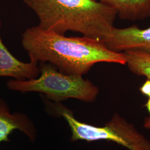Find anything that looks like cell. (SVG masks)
Returning <instances> with one entry per match:
<instances>
[{"mask_svg": "<svg viewBox=\"0 0 150 150\" xmlns=\"http://www.w3.org/2000/svg\"><path fill=\"white\" fill-rule=\"evenodd\" d=\"M47 102L51 113L63 117L69 124L72 142L105 140L116 142L129 150H150V141L118 114H115L104 126L97 127L79 121L75 118L72 111L59 103Z\"/></svg>", "mask_w": 150, "mask_h": 150, "instance_id": "cell-4", "label": "cell"}, {"mask_svg": "<svg viewBox=\"0 0 150 150\" xmlns=\"http://www.w3.org/2000/svg\"><path fill=\"white\" fill-rule=\"evenodd\" d=\"M40 75L28 80H10L7 84L11 90L22 92H37L54 102L59 103L69 98L92 102L96 100L99 89L89 80L81 76L67 75L59 72L49 62H41Z\"/></svg>", "mask_w": 150, "mask_h": 150, "instance_id": "cell-3", "label": "cell"}, {"mask_svg": "<svg viewBox=\"0 0 150 150\" xmlns=\"http://www.w3.org/2000/svg\"><path fill=\"white\" fill-rule=\"evenodd\" d=\"M94 1L112 8L122 20L139 21L150 18V0Z\"/></svg>", "mask_w": 150, "mask_h": 150, "instance_id": "cell-8", "label": "cell"}, {"mask_svg": "<svg viewBox=\"0 0 150 150\" xmlns=\"http://www.w3.org/2000/svg\"><path fill=\"white\" fill-rule=\"evenodd\" d=\"M144 126L146 129H150V116L149 117L145 118Z\"/></svg>", "mask_w": 150, "mask_h": 150, "instance_id": "cell-11", "label": "cell"}, {"mask_svg": "<svg viewBox=\"0 0 150 150\" xmlns=\"http://www.w3.org/2000/svg\"><path fill=\"white\" fill-rule=\"evenodd\" d=\"M15 129L24 133L31 142L37 137V130L32 121L21 113L11 114L5 101L0 98V143L9 142V136Z\"/></svg>", "mask_w": 150, "mask_h": 150, "instance_id": "cell-7", "label": "cell"}, {"mask_svg": "<svg viewBox=\"0 0 150 150\" xmlns=\"http://www.w3.org/2000/svg\"><path fill=\"white\" fill-rule=\"evenodd\" d=\"M103 42L116 52L138 50L150 54V27L145 29L136 25L122 28L114 27Z\"/></svg>", "mask_w": 150, "mask_h": 150, "instance_id": "cell-5", "label": "cell"}, {"mask_svg": "<svg viewBox=\"0 0 150 150\" xmlns=\"http://www.w3.org/2000/svg\"><path fill=\"white\" fill-rule=\"evenodd\" d=\"M123 54L131 72L150 80V54L138 50H127Z\"/></svg>", "mask_w": 150, "mask_h": 150, "instance_id": "cell-9", "label": "cell"}, {"mask_svg": "<svg viewBox=\"0 0 150 150\" xmlns=\"http://www.w3.org/2000/svg\"><path fill=\"white\" fill-rule=\"evenodd\" d=\"M22 45L30 59L49 62L67 75L83 76L101 62L126 64L123 52L113 51L100 40L84 36L66 37L38 26L24 31Z\"/></svg>", "mask_w": 150, "mask_h": 150, "instance_id": "cell-1", "label": "cell"}, {"mask_svg": "<svg viewBox=\"0 0 150 150\" xmlns=\"http://www.w3.org/2000/svg\"><path fill=\"white\" fill-rule=\"evenodd\" d=\"M1 21L0 19V30ZM40 75L38 62L30 59L23 62L17 59L3 43L0 35V77H10L18 81L28 80Z\"/></svg>", "mask_w": 150, "mask_h": 150, "instance_id": "cell-6", "label": "cell"}, {"mask_svg": "<svg viewBox=\"0 0 150 150\" xmlns=\"http://www.w3.org/2000/svg\"><path fill=\"white\" fill-rule=\"evenodd\" d=\"M39 19L38 27L64 35L79 32L103 42L115 27L116 12L94 0H23Z\"/></svg>", "mask_w": 150, "mask_h": 150, "instance_id": "cell-2", "label": "cell"}, {"mask_svg": "<svg viewBox=\"0 0 150 150\" xmlns=\"http://www.w3.org/2000/svg\"><path fill=\"white\" fill-rule=\"evenodd\" d=\"M145 107L147 108L150 116V97L149 98L147 102H146V103L145 104Z\"/></svg>", "mask_w": 150, "mask_h": 150, "instance_id": "cell-12", "label": "cell"}, {"mask_svg": "<svg viewBox=\"0 0 150 150\" xmlns=\"http://www.w3.org/2000/svg\"><path fill=\"white\" fill-rule=\"evenodd\" d=\"M139 90L141 92L146 96L150 97V80L147 79L145 83L140 87Z\"/></svg>", "mask_w": 150, "mask_h": 150, "instance_id": "cell-10", "label": "cell"}]
</instances>
